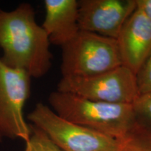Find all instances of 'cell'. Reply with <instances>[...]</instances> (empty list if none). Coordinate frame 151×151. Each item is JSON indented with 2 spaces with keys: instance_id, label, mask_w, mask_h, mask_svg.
I'll return each mask as SVG.
<instances>
[{
  "instance_id": "cell-11",
  "label": "cell",
  "mask_w": 151,
  "mask_h": 151,
  "mask_svg": "<svg viewBox=\"0 0 151 151\" xmlns=\"http://www.w3.org/2000/svg\"><path fill=\"white\" fill-rule=\"evenodd\" d=\"M31 134L24 151H63L43 131L30 124Z\"/></svg>"
},
{
  "instance_id": "cell-14",
  "label": "cell",
  "mask_w": 151,
  "mask_h": 151,
  "mask_svg": "<svg viewBox=\"0 0 151 151\" xmlns=\"http://www.w3.org/2000/svg\"><path fill=\"white\" fill-rule=\"evenodd\" d=\"M136 9L151 20V0H136Z\"/></svg>"
},
{
  "instance_id": "cell-10",
  "label": "cell",
  "mask_w": 151,
  "mask_h": 151,
  "mask_svg": "<svg viewBox=\"0 0 151 151\" xmlns=\"http://www.w3.org/2000/svg\"><path fill=\"white\" fill-rule=\"evenodd\" d=\"M117 151H151V129L139 121L122 139Z\"/></svg>"
},
{
  "instance_id": "cell-5",
  "label": "cell",
  "mask_w": 151,
  "mask_h": 151,
  "mask_svg": "<svg viewBox=\"0 0 151 151\" xmlns=\"http://www.w3.org/2000/svg\"><path fill=\"white\" fill-rule=\"evenodd\" d=\"M58 91L93 101L132 104L139 97L137 75L122 65L88 76L62 77Z\"/></svg>"
},
{
  "instance_id": "cell-12",
  "label": "cell",
  "mask_w": 151,
  "mask_h": 151,
  "mask_svg": "<svg viewBox=\"0 0 151 151\" xmlns=\"http://www.w3.org/2000/svg\"><path fill=\"white\" fill-rule=\"evenodd\" d=\"M132 106L138 121L151 129V92L139 94Z\"/></svg>"
},
{
  "instance_id": "cell-7",
  "label": "cell",
  "mask_w": 151,
  "mask_h": 151,
  "mask_svg": "<svg viewBox=\"0 0 151 151\" xmlns=\"http://www.w3.org/2000/svg\"><path fill=\"white\" fill-rule=\"evenodd\" d=\"M78 3L80 30L115 39L136 10V0H81Z\"/></svg>"
},
{
  "instance_id": "cell-2",
  "label": "cell",
  "mask_w": 151,
  "mask_h": 151,
  "mask_svg": "<svg viewBox=\"0 0 151 151\" xmlns=\"http://www.w3.org/2000/svg\"><path fill=\"white\" fill-rule=\"evenodd\" d=\"M48 102L59 116L116 140L138 122L132 104L93 101L58 90L50 94Z\"/></svg>"
},
{
  "instance_id": "cell-15",
  "label": "cell",
  "mask_w": 151,
  "mask_h": 151,
  "mask_svg": "<svg viewBox=\"0 0 151 151\" xmlns=\"http://www.w3.org/2000/svg\"><path fill=\"white\" fill-rule=\"evenodd\" d=\"M2 140H3V137L1 135V134H0V143L2 141Z\"/></svg>"
},
{
  "instance_id": "cell-8",
  "label": "cell",
  "mask_w": 151,
  "mask_h": 151,
  "mask_svg": "<svg viewBox=\"0 0 151 151\" xmlns=\"http://www.w3.org/2000/svg\"><path fill=\"white\" fill-rule=\"evenodd\" d=\"M116 40L122 65L137 75L151 53V20L136 9Z\"/></svg>"
},
{
  "instance_id": "cell-13",
  "label": "cell",
  "mask_w": 151,
  "mask_h": 151,
  "mask_svg": "<svg viewBox=\"0 0 151 151\" xmlns=\"http://www.w3.org/2000/svg\"><path fill=\"white\" fill-rule=\"evenodd\" d=\"M139 94L151 92V53L137 73Z\"/></svg>"
},
{
  "instance_id": "cell-3",
  "label": "cell",
  "mask_w": 151,
  "mask_h": 151,
  "mask_svg": "<svg viewBox=\"0 0 151 151\" xmlns=\"http://www.w3.org/2000/svg\"><path fill=\"white\" fill-rule=\"evenodd\" d=\"M122 65L115 39L80 30L62 46V77L99 74Z\"/></svg>"
},
{
  "instance_id": "cell-6",
  "label": "cell",
  "mask_w": 151,
  "mask_h": 151,
  "mask_svg": "<svg viewBox=\"0 0 151 151\" xmlns=\"http://www.w3.org/2000/svg\"><path fill=\"white\" fill-rule=\"evenodd\" d=\"M31 76L9 67L0 58V134L26 143L31 129L24 117V106L30 94Z\"/></svg>"
},
{
  "instance_id": "cell-1",
  "label": "cell",
  "mask_w": 151,
  "mask_h": 151,
  "mask_svg": "<svg viewBox=\"0 0 151 151\" xmlns=\"http://www.w3.org/2000/svg\"><path fill=\"white\" fill-rule=\"evenodd\" d=\"M50 45L31 4L22 3L11 11L0 9V58L6 65L23 70L31 78H41L52 66Z\"/></svg>"
},
{
  "instance_id": "cell-4",
  "label": "cell",
  "mask_w": 151,
  "mask_h": 151,
  "mask_svg": "<svg viewBox=\"0 0 151 151\" xmlns=\"http://www.w3.org/2000/svg\"><path fill=\"white\" fill-rule=\"evenodd\" d=\"M32 125L44 132L63 151H117L118 140L58 116L39 102L27 116Z\"/></svg>"
},
{
  "instance_id": "cell-9",
  "label": "cell",
  "mask_w": 151,
  "mask_h": 151,
  "mask_svg": "<svg viewBox=\"0 0 151 151\" xmlns=\"http://www.w3.org/2000/svg\"><path fill=\"white\" fill-rule=\"evenodd\" d=\"M46 14L42 27L50 43L62 46L80 31L76 0H45Z\"/></svg>"
}]
</instances>
